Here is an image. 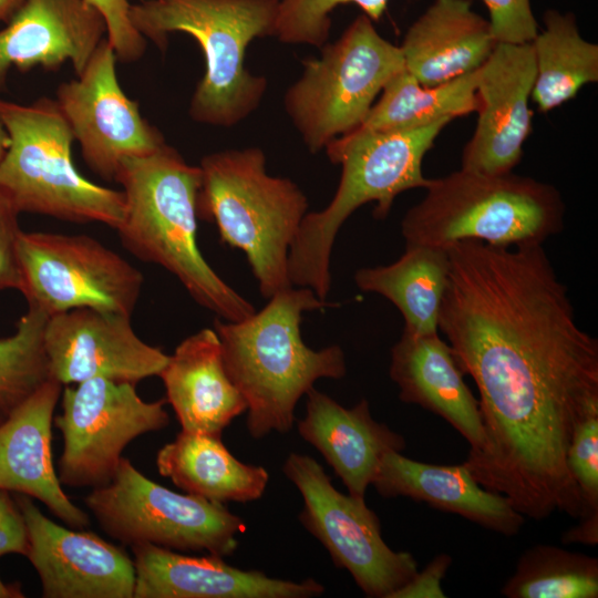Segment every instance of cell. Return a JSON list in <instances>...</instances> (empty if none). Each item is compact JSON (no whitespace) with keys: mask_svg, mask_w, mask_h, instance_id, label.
<instances>
[{"mask_svg":"<svg viewBox=\"0 0 598 598\" xmlns=\"http://www.w3.org/2000/svg\"><path fill=\"white\" fill-rule=\"evenodd\" d=\"M446 251L439 330L477 386L484 432L464 465L524 517L578 518L567 452L576 426L598 411V340L577 323L543 245L467 239Z\"/></svg>","mask_w":598,"mask_h":598,"instance_id":"obj_1","label":"cell"},{"mask_svg":"<svg viewBox=\"0 0 598 598\" xmlns=\"http://www.w3.org/2000/svg\"><path fill=\"white\" fill-rule=\"evenodd\" d=\"M327 306L312 289L291 286L243 320L215 319L224 364L246 401L247 430L254 439L287 433L299 399L317 380L346 375L340 346L312 350L301 337L302 313Z\"/></svg>","mask_w":598,"mask_h":598,"instance_id":"obj_2","label":"cell"},{"mask_svg":"<svg viewBox=\"0 0 598 598\" xmlns=\"http://www.w3.org/2000/svg\"><path fill=\"white\" fill-rule=\"evenodd\" d=\"M115 182L124 194V214L115 230L127 251L174 275L199 306L220 319L239 321L256 311L198 248L199 166L164 144L148 155L125 159Z\"/></svg>","mask_w":598,"mask_h":598,"instance_id":"obj_3","label":"cell"},{"mask_svg":"<svg viewBox=\"0 0 598 598\" xmlns=\"http://www.w3.org/2000/svg\"><path fill=\"white\" fill-rule=\"evenodd\" d=\"M280 0H141L131 4L134 28L165 51L171 33L195 39L205 72L188 107L193 121L231 127L257 110L267 80L245 65L251 41L276 35Z\"/></svg>","mask_w":598,"mask_h":598,"instance_id":"obj_4","label":"cell"},{"mask_svg":"<svg viewBox=\"0 0 598 598\" xmlns=\"http://www.w3.org/2000/svg\"><path fill=\"white\" fill-rule=\"evenodd\" d=\"M394 132H350L327 147L331 163L341 166L338 188L330 203L303 217L288 256L292 286L308 287L326 300L330 291V257L338 231L359 207L375 203L374 217L384 219L401 193L425 188L422 163L450 123Z\"/></svg>","mask_w":598,"mask_h":598,"instance_id":"obj_5","label":"cell"},{"mask_svg":"<svg viewBox=\"0 0 598 598\" xmlns=\"http://www.w3.org/2000/svg\"><path fill=\"white\" fill-rule=\"evenodd\" d=\"M401 223L405 245L447 249L460 240L543 245L564 227L565 204L551 184L528 176L460 168L430 179Z\"/></svg>","mask_w":598,"mask_h":598,"instance_id":"obj_6","label":"cell"},{"mask_svg":"<svg viewBox=\"0 0 598 598\" xmlns=\"http://www.w3.org/2000/svg\"><path fill=\"white\" fill-rule=\"evenodd\" d=\"M198 166V218L245 252L262 297L291 287L288 256L308 213L305 193L291 179L269 175L259 147L210 153Z\"/></svg>","mask_w":598,"mask_h":598,"instance_id":"obj_7","label":"cell"},{"mask_svg":"<svg viewBox=\"0 0 598 598\" xmlns=\"http://www.w3.org/2000/svg\"><path fill=\"white\" fill-rule=\"evenodd\" d=\"M0 120L9 136L0 162V190L20 213L117 228L124 194L92 183L76 169L74 137L55 100L20 104L0 99Z\"/></svg>","mask_w":598,"mask_h":598,"instance_id":"obj_8","label":"cell"},{"mask_svg":"<svg viewBox=\"0 0 598 598\" xmlns=\"http://www.w3.org/2000/svg\"><path fill=\"white\" fill-rule=\"evenodd\" d=\"M320 49V56L303 60L301 76L283 97L286 113L313 154L357 128L385 84L405 69L401 48L364 13Z\"/></svg>","mask_w":598,"mask_h":598,"instance_id":"obj_9","label":"cell"},{"mask_svg":"<svg viewBox=\"0 0 598 598\" xmlns=\"http://www.w3.org/2000/svg\"><path fill=\"white\" fill-rule=\"evenodd\" d=\"M100 527L124 545L151 544L225 557L238 547L245 522L221 503L179 494L122 457L112 481L84 498Z\"/></svg>","mask_w":598,"mask_h":598,"instance_id":"obj_10","label":"cell"},{"mask_svg":"<svg viewBox=\"0 0 598 598\" xmlns=\"http://www.w3.org/2000/svg\"><path fill=\"white\" fill-rule=\"evenodd\" d=\"M19 291L48 317L75 308L132 315L143 275L87 235L21 230L17 243Z\"/></svg>","mask_w":598,"mask_h":598,"instance_id":"obj_11","label":"cell"},{"mask_svg":"<svg viewBox=\"0 0 598 598\" xmlns=\"http://www.w3.org/2000/svg\"><path fill=\"white\" fill-rule=\"evenodd\" d=\"M282 472L302 496V526L323 545L338 568L350 573L367 597L390 598L417 573V561L410 553L385 544L380 519L364 498L339 492L313 457L290 453Z\"/></svg>","mask_w":598,"mask_h":598,"instance_id":"obj_12","label":"cell"},{"mask_svg":"<svg viewBox=\"0 0 598 598\" xmlns=\"http://www.w3.org/2000/svg\"><path fill=\"white\" fill-rule=\"evenodd\" d=\"M135 385L92 379L62 390V411L53 419L63 439L56 468L62 485L109 484L134 439L168 425L166 400L146 402Z\"/></svg>","mask_w":598,"mask_h":598,"instance_id":"obj_13","label":"cell"},{"mask_svg":"<svg viewBox=\"0 0 598 598\" xmlns=\"http://www.w3.org/2000/svg\"><path fill=\"white\" fill-rule=\"evenodd\" d=\"M116 60L105 37L84 71L61 83L55 97L83 159L105 181H115L125 159L166 144L163 134L141 115L138 103L122 90Z\"/></svg>","mask_w":598,"mask_h":598,"instance_id":"obj_14","label":"cell"},{"mask_svg":"<svg viewBox=\"0 0 598 598\" xmlns=\"http://www.w3.org/2000/svg\"><path fill=\"white\" fill-rule=\"evenodd\" d=\"M43 339L50 378L62 385L92 379L136 384L158 375L168 360L135 333L130 315L89 307L49 317Z\"/></svg>","mask_w":598,"mask_h":598,"instance_id":"obj_15","label":"cell"},{"mask_svg":"<svg viewBox=\"0 0 598 598\" xmlns=\"http://www.w3.org/2000/svg\"><path fill=\"white\" fill-rule=\"evenodd\" d=\"M28 547L44 598H133L134 561L120 547L94 533L59 525L32 497L19 494Z\"/></svg>","mask_w":598,"mask_h":598,"instance_id":"obj_16","label":"cell"},{"mask_svg":"<svg viewBox=\"0 0 598 598\" xmlns=\"http://www.w3.org/2000/svg\"><path fill=\"white\" fill-rule=\"evenodd\" d=\"M536 76L532 42L497 43L477 70V121L461 168L507 174L519 164L533 131L529 100Z\"/></svg>","mask_w":598,"mask_h":598,"instance_id":"obj_17","label":"cell"},{"mask_svg":"<svg viewBox=\"0 0 598 598\" xmlns=\"http://www.w3.org/2000/svg\"><path fill=\"white\" fill-rule=\"evenodd\" d=\"M135 567L133 598H311L322 584L278 579L243 570L219 556L195 557L151 544L131 546Z\"/></svg>","mask_w":598,"mask_h":598,"instance_id":"obj_18","label":"cell"},{"mask_svg":"<svg viewBox=\"0 0 598 598\" xmlns=\"http://www.w3.org/2000/svg\"><path fill=\"white\" fill-rule=\"evenodd\" d=\"M105 33L104 18L87 0H24L0 30V90L11 68L58 70L70 61L79 76Z\"/></svg>","mask_w":598,"mask_h":598,"instance_id":"obj_19","label":"cell"},{"mask_svg":"<svg viewBox=\"0 0 598 598\" xmlns=\"http://www.w3.org/2000/svg\"><path fill=\"white\" fill-rule=\"evenodd\" d=\"M62 386L50 378L0 423V489L35 498L68 527L84 529L90 518L62 489L52 457Z\"/></svg>","mask_w":598,"mask_h":598,"instance_id":"obj_20","label":"cell"},{"mask_svg":"<svg viewBox=\"0 0 598 598\" xmlns=\"http://www.w3.org/2000/svg\"><path fill=\"white\" fill-rule=\"evenodd\" d=\"M306 395V413L298 421L300 436L320 452L350 495L364 498L382 457L402 452L404 437L377 422L365 399L344 408L315 388Z\"/></svg>","mask_w":598,"mask_h":598,"instance_id":"obj_21","label":"cell"},{"mask_svg":"<svg viewBox=\"0 0 598 598\" xmlns=\"http://www.w3.org/2000/svg\"><path fill=\"white\" fill-rule=\"evenodd\" d=\"M390 378L401 401L417 404L448 422L478 448L484 432L478 400L464 381L451 346L439 332L420 334L403 329L391 349Z\"/></svg>","mask_w":598,"mask_h":598,"instance_id":"obj_22","label":"cell"},{"mask_svg":"<svg viewBox=\"0 0 598 598\" xmlns=\"http://www.w3.org/2000/svg\"><path fill=\"white\" fill-rule=\"evenodd\" d=\"M383 497H409L504 536L519 533L525 523L505 496L484 488L464 463L434 465L386 453L372 482Z\"/></svg>","mask_w":598,"mask_h":598,"instance_id":"obj_23","label":"cell"},{"mask_svg":"<svg viewBox=\"0 0 598 598\" xmlns=\"http://www.w3.org/2000/svg\"><path fill=\"white\" fill-rule=\"evenodd\" d=\"M182 431L221 435L247 404L229 378L214 329L185 338L159 372Z\"/></svg>","mask_w":598,"mask_h":598,"instance_id":"obj_24","label":"cell"},{"mask_svg":"<svg viewBox=\"0 0 598 598\" xmlns=\"http://www.w3.org/2000/svg\"><path fill=\"white\" fill-rule=\"evenodd\" d=\"M496 44L488 20L471 0H433L400 48L405 70L431 86L476 71Z\"/></svg>","mask_w":598,"mask_h":598,"instance_id":"obj_25","label":"cell"},{"mask_svg":"<svg viewBox=\"0 0 598 598\" xmlns=\"http://www.w3.org/2000/svg\"><path fill=\"white\" fill-rule=\"evenodd\" d=\"M155 463L185 493L221 504L256 501L269 481L266 468L237 460L215 434L181 431L158 450Z\"/></svg>","mask_w":598,"mask_h":598,"instance_id":"obj_26","label":"cell"},{"mask_svg":"<svg viewBox=\"0 0 598 598\" xmlns=\"http://www.w3.org/2000/svg\"><path fill=\"white\" fill-rule=\"evenodd\" d=\"M446 249L405 245L402 256L385 266L361 268L354 274L359 289L391 301L414 333L439 332V316L448 277Z\"/></svg>","mask_w":598,"mask_h":598,"instance_id":"obj_27","label":"cell"},{"mask_svg":"<svg viewBox=\"0 0 598 598\" xmlns=\"http://www.w3.org/2000/svg\"><path fill=\"white\" fill-rule=\"evenodd\" d=\"M543 20L532 41L536 76L530 99L547 113L598 82V45L581 37L573 12L549 9Z\"/></svg>","mask_w":598,"mask_h":598,"instance_id":"obj_28","label":"cell"},{"mask_svg":"<svg viewBox=\"0 0 598 598\" xmlns=\"http://www.w3.org/2000/svg\"><path fill=\"white\" fill-rule=\"evenodd\" d=\"M477 70L429 86L421 84L404 69L385 84L378 102L353 131L364 133L413 130L474 113L478 106Z\"/></svg>","mask_w":598,"mask_h":598,"instance_id":"obj_29","label":"cell"},{"mask_svg":"<svg viewBox=\"0 0 598 598\" xmlns=\"http://www.w3.org/2000/svg\"><path fill=\"white\" fill-rule=\"evenodd\" d=\"M507 598H597L598 559L553 545L526 549L502 588Z\"/></svg>","mask_w":598,"mask_h":598,"instance_id":"obj_30","label":"cell"},{"mask_svg":"<svg viewBox=\"0 0 598 598\" xmlns=\"http://www.w3.org/2000/svg\"><path fill=\"white\" fill-rule=\"evenodd\" d=\"M48 318L29 306L14 333L0 339V413L4 417L50 379L43 339Z\"/></svg>","mask_w":598,"mask_h":598,"instance_id":"obj_31","label":"cell"},{"mask_svg":"<svg viewBox=\"0 0 598 598\" xmlns=\"http://www.w3.org/2000/svg\"><path fill=\"white\" fill-rule=\"evenodd\" d=\"M567 467L584 504L579 523L563 535L565 544L598 543V411L575 429L567 452Z\"/></svg>","mask_w":598,"mask_h":598,"instance_id":"obj_32","label":"cell"},{"mask_svg":"<svg viewBox=\"0 0 598 598\" xmlns=\"http://www.w3.org/2000/svg\"><path fill=\"white\" fill-rule=\"evenodd\" d=\"M389 0H280L276 35L287 44L323 47L329 39L331 12L339 6L355 4L373 22L379 21Z\"/></svg>","mask_w":598,"mask_h":598,"instance_id":"obj_33","label":"cell"},{"mask_svg":"<svg viewBox=\"0 0 598 598\" xmlns=\"http://www.w3.org/2000/svg\"><path fill=\"white\" fill-rule=\"evenodd\" d=\"M496 43H530L539 29L530 0H482Z\"/></svg>","mask_w":598,"mask_h":598,"instance_id":"obj_34","label":"cell"},{"mask_svg":"<svg viewBox=\"0 0 598 598\" xmlns=\"http://www.w3.org/2000/svg\"><path fill=\"white\" fill-rule=\"evenodd\" d=\"M104 18L106 38L117 60L134 62L146 50L147 40L134 28L130 19V0H87Z\"/></svg>","mask_w":598,"mask_h":598,"instance_id":"obj_35","label":"cell"},{"mask_svg":"<svg viewBox=\"0 0 598 598\" xmlns=\"http://www.w3.org/2000/svg\"><path fill=\"white\" fill-rule=\"evenodd\" d=\"M20 212L12 200L0 190V290L20 288L17 243L21 233Z\"/></svg>","mask_w":598,"mask_h":598,"instance_id":"obj_36","label":"cell"},{"mask_svg":"<svg viewBox=\"0 0 598 598\" xmlns=\"http://www.w3.org/2000/svg\"><path fill=\"white\" fill-rule=\"evenodd\" d=\"M451 563L452 557L447 554L435 556L390 598H445L442 581Z\"/></svg>","mask_w":598,"mask_h":598,"instance_id":"obj_37","label":"cell"},{"mask_svg":"<svg viewBox=\"0 0 598 598\" xmlns=\"http://www.w3.org/2000/svg\"><path fill=\"white\" fill-rule=\"evenodd\" d=\"M27 547L23 515L10 492L0 489V557L7 554L25 555Z\"/></svg>","mask_w":598,"mask_h":598,"instance_id":"obj_38","label":"cell"},{"mask_svg":"<svg viewBox=\"0 0 598 598\" xmlns=\"http://www.w3.org/2000/svg\"><path fill=\"white\" fill-rule=\"evenodd\" d=\"M24 0H0V21L8 22Z\"/></svg>","mask_w":598,"mask_h":598,"instance_id":"obj_39","label":"cell"},{"mask_svg":"<svg viewBox=\"0 0 598 598\" xmlns=\"http://www.w3.org/2000/svg\"><path fill=\"white\" fill-rule=\"evenodd\" d=\"M21 588L17 584H6L0 578V598H22Z\"/></svg>","mask_w":598,"mask_h":598,"instance_id":"obj_40","label":"cell"},{"mask_svg":"<svg viewBox=\"0 0 598 598\" xmlns=\"http://www.w3.org/2000/svg\"><path fill=\"white\" fill-rule=\"evenodd\" d=\"M8 144H9V136L0 120V162L6 153Z\"/></svg>","mask_w":598,"mask_h":598,"instance_id":"obj_41","label":"cell"},{"mask_svg":"<svg viewBox=\"0 0 598 598\" xmlns=\"http://www.w3.org/2000/svg\"><path fill=\"white\" fill-rule=\"evenodd\" d=\"M4 416L0 413V423L3 421Z\"/></svg>","mask_w":598,"mask_h":598,"instance_id":"obj_42","label":"cell"}]
</instances>
